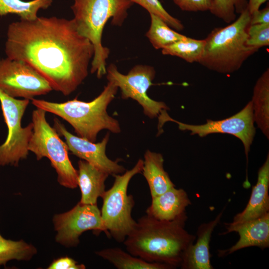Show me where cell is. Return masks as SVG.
Segmentation results:
<instances>
[{
    "instance_id": "10",
    "label": "cell",
    "mask_w": 269,
    "mask_h": 269,
    "mask_svg": "<svg viewBox=\"0 0 269 269\" xmlns=\"http://www.w3.org/2000/svg\"><path fill=\"white\" fill-rule=\"evenodd\" d=\"M155 74L153 66L142 64L135 65L127 74L120 72L113 63L107 67L106 70L108 81L120 89L121 98L136 101L141 106L144 115L150 119L158 117L162 110L169 109L164 102L152 100L147 95L148 89L153 85Z\"/></svg>"
},
{
    "instance_id": "11",
    "label": "cell",
    "mask_w": 269,
    "mask_h": 269,
    "mask_svg": "<svg viewBox=\"0 0 269 269\" xmlns=\"http://www.w3.org/2000/svg\"><path fill=\"white\" fill-rule=\"evenodd\" d=\"M52 221L56 232V241L67 248L76 247L80 243L81 235L89 230L95 234L103 232L110 237L97 204H84L79 202L70 210L54 215Z\"/></svg>"
},
{
    "instance_id": "22",
    "label": "cell",
    "mask_w": 269,
    "mask_h": 269,
    "mask_svg": "<svg viewBox=\"0 0 269 269\" xmlns=\"http://www.w3.org/2000/svg\"><path fill=\"white\" fill-rule=\"evenodd\" d=\"M52 2L53 0H0V16L13 14L21 20H33L37 18L39 9H47Z\"/></svg>"
},
{
    "instance_id": "30",
    "label": "cell",
    "mask_w": 269,
    "mask_h": 269,
    "mask_svg": "<svg viewBox=\"0 0 269 269\" xmlns=\"http://www.w3.org/2000/svg\"><path fill=\"white\" fill-rule=\"evenodd\" d=\"M48 269H85L86 266L79 264L68 257H63L53 261L47 268Z\"/></svg>"
},
{
    "instance_id": "7",
    "label": "cell",
    "mask_w": 269,
    "mask_h": 269,
    "mask_svg": "<svg viewBox=\"0 0 269 269\" xmlns=\"http://www.w3.org/2000/svg\"><path fill=\"white\" fill-rule=\"evenodd\" d=\"M33 132L28 149L39 160L47 158L57 174V181L62 186L75 189L78 187V171L68 156L65 142L46 119V112L37 108L32 114Z\"/></svg>"
},
{
    "instance_id": "28",
    "label": "cell",
    "mask_w": 269,
    "mask_h": 269,
    "mask_svg": "<svg viewBox=\"0 0 269 269\" xmlns=\"http://www.w3.org/2000/svg\"><path fill=\"white\" fill-rule=\"evenodd\" d=\"M248 46L259 50L269 45V23L250 24L247 30Z\"/></svg>"
},
{
    "instance_id": "9",
    "label": "cell",
    "mask_w": 269,
    "mask_h": 269,
    "mask_svg": "<svg viewBox=\"0 0 269 269\" xmlns=\"http://www.w3.org/2000/svg\"><path fill=\"white\" fill-rule=\"evenodd\" d=\"M158 118V132L165 123L172 122L178 125L180 130L188 131L191 135H197L200 137L217 133L233 135L242 141L248 160V154L256 134L251 101L232 116L217 121L208 119L206 123L202 125H191L177 121L171 118L165 110L160 112Z\"/></svg>"
},
{
    "instance_id": "8",
    "label": "cell",
    "mask_w": 269,
    "mask_h": 269,
    "mask_svg": "<svg viewBox=\"0 0 269 269\" xmlns=\"http://www.w3.org/2000/svg\"><path fill=\"white\" fill-rule=\"evenodd\" d=\"M0 102L5 123L8 128L7 136L0 145V166H17L20 160L28 154V144L33 132V124L22 127L21 123L28 99H16L0 90Z\"/></svg>"
},
{
    "instance_id": "15",
    "label": "cell",
    "mask_w": 269,
    "mask_h": 269,
    "mask_svg": "<svg viewBox=\"0 0 269 269\" xmlns=\"http://www.w3.org/2000/svg\"><path fill=\"white\" fill-rule=\"evenodd\" d=\"M224 209L215 218L198 227L195 244L191 245L184 256L180 268L182 269H213L210 262L209 244L212 234L220 222Z\"/></svg>"
},
{
    "instance_id": "19",
    "label": "cell",
    "mask_w": 269,
    "mask_h": 269,
    "mask_svg": "<svg viewBox=\"0 0 269 269\" xmlns=\"http://www.w3.org/2000/svg\"><path fill=\"white\" fill-rule=\"evenodd\" d=\"M141 172L148 184L151 198L175 187L164 170L163 155L147 150L144 154Z\"/></svg>"
},
{
    "instance_id": "17",
    "label": "cell",
    "mask_w": 269,
    "mask_h": 269,
    "mask_svg": "<svg viewBox=\"0 0 269 269\" xmlns=\"http://www.w3.org/2000/svg\"><path fill=\"white\" fill-rule=\"evenodd\" d=\"M191 204L186 192L174 187L161 194L151 198L146 214L159 220L171 221L185 212Z\"/></svg>"
},
{
    "instance_id": "25",
    "label": "cell",
    "mask_w": 269,
    "mask_h": 269,
    "mask_svg": "<svg viewBox=\"0 0 269 269\" xmlns=\"http://www.w3.org/2000/svg\"><path fill=\"white\" fill-rule=\"evenodd\" d=\"M37 253L36 248L23 240L13 241L4 238L0 234V266H5L11 260H30Z\"/></svg>"
},
{
    "instance_id": "20",
    "label": "cell",
    "mask_w": 269,
    "mask_h": 269,
    "mask_svg": "<svg viewBox=\"0 0 269 269\" xmlns=\"http://www.w3.org/2000/svg\"><path fill=\"white\" fill-rule=\"evenodd\" d=\"M255 123L269 139V69L257 81L251 100Z\"/></svg>"
},
{
    "instance_id": "23",
    "label": "cell",
    "mask_w": 269,
    "mask_h": 269,
    "mask_svg": "<svg viewBox=\"0 0 269 269\" xmlns=\"http://www.w3.org/2000/svg\"><path fill=\"white\" fill-rule=\"evenodd\" d=\"M150 24L145 36L156 49H162L187 36L172 29L157 15L149 13Z\"/></svg>"
},
{
    "instance_id": "18",
    "label": "cell",
    "mask_w": 269,
    "mask_h": 269,
    "mask_svg": "<svg viewBox=\"0 0 269 269\" xmlns=\"http://www.w3.org/2000/svg\"><path fill=\"white\" fill-rule=\"evenodd\" d=\"M78 165V186L81 194L79 202L96 205L106 191L105 183L109 175L83 159L79 160Z\"/></svg>"
},
{
    "instance_id": "31",
    "label": "cell",
    "mask_w": 269,
    "mask_h": 269,
    "mask_svg": "<svg viewBox=\"0 0 269 269\" xmlns=\"http://www.w3.org/2000/svg\"><path fill=\"white\" fill-rule=\"evenodd\" d=\"M251 16L250 24L269 23V6L253 12Z\"/></svg>"
},
{
    "instance_id": "3",
    "label": "cell",
    "mask_w": 269,
    "mask_h": 269,
    "mask_svg": "<svg viewBox=\"0 0 269 269\" xmlns=\"http://www.w3.org/2000/svg\"><path fill=\"white\" fill-rule=\"evenodd\" d=\"M118 88L108 82L101 94L94 100L85 102L75 98L62 103L31 99L32 104L46 112L61 118L74 129L78 136L95 142L99 133L107 130L114 134L121 132L118 120L107 112L109 105L115 99Z\"/></svg>"
},
{
    "instance_id": "6",
    "label": "cell",
    "mask_w": 269,
    "mask_h": 269,
    "mask_svg": "<svg viewBox=\"0 0 269 269\" xmlns=\"http://www.w3.org/2000/svg\"><path fill=\"white\" fill-rule=\"evenodd\" d=\"M143 160L139 159L134 166L121 174H115L112 186L105 191L101 197L102 219L110 237L119 243H123L135 227L136 221L132 216L134 206L132 195L128 194V188L132 178L142 171Z\"/></svg>"
},
{
    "instance_id": "13",
    "label": "cell",
    "mask_w": 269,
    "mask_h": 269,
    "mask_svg": "<svg viewBox=\"0 0 269 269\" xmlns=\"http://www.w3.org/2000/svg\"><path fill=\"white\" fill-rule=\"evenodd\" d=\"M53 128L58 134L64 137L68 150L109 175L122 174L126 170L118 161L110 159L106 153L109 140L108 133L103 139L95 143L70 133L57 118L54 119Z\"/></svg>"
},
{
    "instance_id": "16",
    "label": "cell",
    "mask_w": 269,
    "mask_h": 269,
    "mask_svg": "<svg viewBox=\"0 0 269 269\" xmlns=\"http://www.w3.org/2000/svg\"><path fill=\"white\" fill-rule=\"evenodd\" d=\"M239 234V239L229 249L220 251L219 256L231 254L238 250L258 247L264 249L269 247V212L233 228L231 232Z\"/></svg>"
},
{
    "instance_id": "29",
    "label": "cell",
    "mask_w": 269,
    "mask_h": 269,
    "mask_svg": "<svg viewBox=\"0 0 269 269\" xmlns=\"http://www.w3.org/2000/svg\"><path fill=\"white\" fill-rule=\"evenodd\" d=\"M182 10L205 11L211 8L213 0H173Z\"/></svg>"
},
{
    "instance_id": "2",
    "label": "cell",
    "mask_w": 269,
    "mask_h": 269,
    "mask_svg": "<svg viewBox=\"0 0 269 269\" xmlns=\"http://www.w3.org/2000/svg\"><path fill=\"white\" fill-rule=\"evenodd\" d=\"M186 212L171 221L147 215L139 218L123 242L128 252L146 262L180 267L185 252L196 237L185 229Z\"/></svg>"
},
{
    "instance_id": "4",
    "label": "cell",
    "mask_w": 269,
    "mask_h": 269,
    "mask_svg": "<svg viewBox=\"0 0 269 269\" xmlns=\"http://www.w3.org/2000/svg\"><path fill=\"white\" fill-rule=\"evenodd\" d=\"M133 3L128 0H74L71 8L72 20L79 33L88 39L94 48L91 73L98 78L106 74V61L110 49L102 44V34L108 20L121 26L128 16V10Z\"/></svg>"
},
{
    "instance_id": "14",
    "label": "cell",
    "mask_w": 269,
    "mask_h": 269,
    "mask_svg": "<svg viewBox=\"0 0 269 269\" xmlns=\"http://www.w3.org/2000/svg\"><path fill=\"white\" fill-rule=\"evenodd\" d=\"M269 154L260 168L256 184L253 186L249 201L245 208L236 215L233 221L225 224L226 231L222 234L231 233L234 227L257 219L269 212Z\"/></svg>"
},
{
    "instance_id": "26",
    "label": "cell",
    "mask_w": 269,
    "mask_h": 269,
    "mask_svg": "<svg viewBox=\"0 0 269 269\" xmlns=\"http://www.w3.org/2000/svg\"><path fill=\"white\" fill-rule=\"evenodd\" d=\"M248 6L247 0H213L209 11L225 22L231 23Z\"/></svg>"
},
{
    "instance_id": "24",
    "label": "cell",
    "mask_w": 269,
    "mask_h": 269,
    "mask_svg": "<svg viewBox=\"0 0 269 269\" xmlns=\"http://www.w3.org/2000/svg\"><path fill=\"white\" fill-rule=\"evenodd\" d=\"M205 40L187 37L161 49L163 55L179 57L187 62H198L205 45Z\"/></svg>"
},
{
    "instance_id": "12",
    "label": "cell",
    "mask_w": 269,
    "mask_h": 269,
    "mask_svg": "<svg viewBox=\"0 0 269 269\" xmlns=\"http://www.w3.org/2000/svg\"><path fill=\"white\" fill-rule=\"evenodd\" d=\"M0 90L8 96L31 100L53 90L48 81L28 63L0 58Z\"/></svg>"
},
{
    "instance_id": "21",
    "label": "cell",
    "mask_w": 269,
    "mask_h": 269,
    "mask_svg": "<svg viewBox=\"0 0 269 269\" xmlns=\"http://www.w3.org/2000/svg\"><path fill=\"white\" fill-rule=\"evenodd\" d=\"M95 253L118 269H172L165 264L146 262L117 247L106 248Z\"/></svg>"
},
{
    "instance_id": "5",
    "label": "cell",
    "mask_w": 269,
    "mask_h": 269,
    "mask_svg": "<svg viewBox=\"0 0 269 269\" xmlns=\"http://www.w3.org/2000/svg\"><path fill=\"white\" fill-rule=\"evenodd\" d=\"M251 16L247 6L233 22L213 29L204 39L203 52L198 63L221 74L238 70L249 57L259 50L246 43Z\"/></svg>"
},
{
    "instance_id": "1",
    "label": "cell",
    "mask_w": 269,
    "mask_h": 269,
    "mask_svg": "<svg viewBox=\"0 0 269 269\" xmlns=\"http://www.w3.org/2000/svg\"><path fill=\"white\" fill-rule=\"evenodd\" d=\"M5 52L9 59L28 63L53 90L68 96L87 77L94 48L72 19L41 16L11 23Z\"/></svg>"
},
{
    "instance_id": "32",
    "label": "cell",
    "mask_w": 269,
    "mask_h": 269,
    "mask_svg": "<svg viewBox=\"0 0 269 269\" xmlns=\"http://www.w3.org/2000/svg\"><path fill=\"white\" fill-rule=\"evenodd\" d=\"M268 0H249L248 8L251 14L259 9L261 5Z\"/></svg>"
},
{
    "instance_id": "27",
    "label": "cell",
    "mask_w": 269,
    "mask_h": 269,
    "mask_svg": "<svg viewBox=\"0 0 269 269\" xmlns=\"http://www.w3.org/2000/svg\"><path fill=\"white\" fill-rule=\"evenodd\" d=\"M128 0L140 5L149 13L157 15L174 30L181 31L184 29V26L181 21L170 14L163 7L159 0Z\"/></svg>"
}]
</instances>
